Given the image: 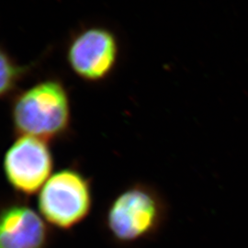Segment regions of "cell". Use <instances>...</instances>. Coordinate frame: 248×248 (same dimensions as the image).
<instances>
[{"instance_id":"obj_2","label":"cell","mask_w":248,"mask_h":248,"mask_svg":"<svg viewBox=\"0 0 248 248\" xmlns=\"http://www.w3.org/2000/svg\"><path fill=\"white\" fill-rule=\"evenodd\" d=\"M164 217L165 206L156 191L145 184L135 183L109 202L102 223L115 244L130 246L155 235Z\"/></svg>"},{"instance_id":"obj_7","label":"cell","mask_w":248,"mask_h":248,"mask_svg":"<svg viewBox=\"0 0 248 248\" xmlns=\"http://www.w3.org/2000/svg\"><path fill=\"white\" fill-rule=\"evenodd\" d=\"M32 65H20L0 47V98L9 96L31 71Z\"/></svg>"},{"instance_id":"obj_4","label":"cell","mask_w":248,"mask_h":248,"mask_svg":"<svg viewBox=\"0 0 248 248\" xmlns=\"http://www.w3.org/2000/svg\"><path fill=\"white\" fill-rule=\"evenodd\" d=\"M54 158L49 142L31 136H16L5 152L3 174L18 196L39 193L53 175Z\"/></svg>"},{"instance_id":"obj_3","label":"cell","mask_w":248,"mask_h":248,"mask_svg":"<svg viewBox=\"0 0 248 248\" xmlns=\"http://www.w3.org/2000/svg\"><path fill=\"white\" fill-rule=\"evenodd\" d=\"M93 202L91 179L75 166L54 172L38 193V212L57 230L79 225L89 217Z\"/></svg>"},{"instance_id":"obj_6","label":"cell","mask_w":248,"mask_h":248,"mask_svg":"<svg viewBox=\"0 0 248 248\" xmlns=\"http://www.w3.org/2000/svg\"><path fill=\"white\" fill-rule=\"evenodd\" d=\"M52 227L26 198L0 201V248H52Z\"/></svg>"},{"instance_id":"obj_1","label":"cell","mask_w":248,"mask_h":248,"mask_svg":"<svg viewBox=\"0 0 248 248\" xmlns=\"http://www.w3.org/2000/svg\"><path fill=\"white\" fill-rule=\"evenodd\" d=\"M10 119L17 136L45 142L65 137L71 129V102L60 80L47 78L18 92L10 107Z\"/></svg>"},{"instance_id":"obj_5","label":"cell","mask_w":248,"mask_h":248,"mask_svg":"<svg viewBox=\"0 0 248 248\" xmlns=\"http://www.w3.org/2000/svg\"><path fill=\"white\" fill-rule=\"evenodd\" d=\"M119 45L114 33L104 27L81 30L72 38L66 50V61L72 72L84 81L97 83L114 70Z\"/></svg>"}]
</instances>
